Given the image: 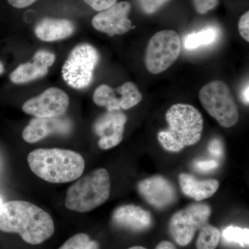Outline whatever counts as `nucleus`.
<instances>
[{
    "label": "nucleus",
    "instance_id": "f3484780",
    "mask_svg": "<svg viewBox=\"0 0 249 249\" xmlns=\"http://www.w3.org/2000/svg\"><path fill=\"white\" fill-rule=\"evenodd\" d=\"M75 29L74 24L70 19L45 18L36 24L35 34L41 40L53 42L70 37Z\"/></svg>",
    "mask_w": 249,
    "mask_h": 249
},
{
    "label": "nucleus",
    "instance_id": "b1692460",
    "mask_svg": "<svg viewBox=\"0 0 249 249\" xmlns=\"http://www.w3.org/2000/svg\"><path fill=\"white\" fill-rule=\"evenodd\" d=\"M219 167V163L216 160H197L193 163V168L199 173H208L213 171Z\"/></svg>",
    "mask_w": 249,
    "mask_h": 249
},
{
    "label": "nucleus",
    "instance_id": "dca6fc26",
    "mask_svg": "<svg viewBox=\"0 0 249 249\" xmlns=\"http://www.w3.org/2000/svg\"><path fill=\"white\" fill-rule=\"evenodd\" d=\"M111 219L116 227L134 232L146 231L152 225L150 212L133 204L118 207L113 212Z\"/></svg>",
    "mask_w": 249,
    "mask_h": 249
},
{
    "label": "nucleus",
    "instance_id": "4be33fe9",
    "mask_svg": "<svg viewBox=\"0 0 249 249\" xmlns=\"http://www.w3.org/2000/svg\"><path fill=\"white\" fill-rule=\"evenodd\" d=\"M59 249H98V245L87 234L78 233L67 240Z\"/></svg>",
    "mask_w": 249,
    "mask_h": 249
},
{
    "label": "nucleus",
    "instance_id": "20e7f679",
    "mask_svg": "<svg viewBox=\"0 0 249 249\" xmlns=\"http://www.w3.org/2000/svg\"><path fill=\"white\" fill-rule=\"evenodd\" d=\"M110 191L109 173L105 168H98L78 178L68 188L65 206L75 212H89L106 203Z\"/></svg>",
    "mask_w": 249,
    "mask_h": 249
},
{
    "label": "nucleus",
    "instance_id": "1a4fd4ad",
    "mask_svg": "<svg viewBox=\"0 0 249 249\" xmlns=\"http://www.w3.org/2000/svg\"><path fill=\"white\" fill-rule=\"evenodd\" d=\"M142 100V93L132 82H127L116 89L109 85H99L93 93V101L96 106L107 108V111L130 109Z\"/></svg>",
    "mask_w": 249,
    "mask_h": 249
},
{
    "label": "nucleus",
    "instance_id": "c85d7f7f",
    "mask_svg": "<svg viewBox=\"0 0 249 249\" xmlns=\"http://www.w3.org/2000/svg\"><path fill=\"white\" fill-rule=\"evenodd\" d=\"M37 0H8L10 4L17 9H24L34 4Z\"/></svg>",
    "mask_w": 249,
    "mask_h": 249
},
{
    "label": "nucleus",
    "instance_id": "7ed1b4c3",
    "mask_svg": "<svg viewBox=\"0 0 249 249\" xmlns=\"http://www.w3.org/2000/svg\"><path fill=\"white\" fill-rule=\"evenodd\" d=\"M168 129L157 135L159 142L167 151L178 152L200 141L204 120L200 111L189 104L173 105L165 114Z\"/></svg>",
    "mask_w": 249,
    "mask_h": 249
},
{
    "label": "nucleus",
    "instance_id": "4468645a",
    "mask_svg": "<svg viewBox=\"0 0 249 249\" xmlns=\"http://www.w3.org/2000/svg\"><path fill=\"white\" fill-rule=\"evenodd\" d=\"M71 121L66 118H37L31 119L22 132V138L29 143H35L52 134L66 135L71 132Z\"/></svg>",
    "mask_w": 249,
    "mask_h": 249
},
{
    "label": "nucleus",
    "instance_id": "6ab92c4d",
    "mask_svg": "<svg viewBox=\"0 0 249 249\" xmlns=\"http://www.w3.org/2000/svg\"><path fill=\"white\" fill-rule=\"evenodd\" d=\"M219 36V29L213 26L206 27L197 32L191 33L185 37V49L188 51L196 50L201 47L212 45Z\"/></svg>",
    "mask_w": 249,
    "mask_h": 249
},
{
    "label": "nucleus",
    "instance_id": "7c9ffc66",
    "mask_svg": "<svg viewBox=\"0 0 249 249\" xmlns=\"http://www.w3.org/2000/svg\"><path fill=\"white\" fill-rule=\"evenodd\" d=\"M155 249H177L174 244L169 241H162L158 244Z\"/></svg>",
    "mask_w": 249,
    "mask_h": 249
},
{
    "label": "nucleus",
    "instance_id": "cd10ccee",
    "mask_svg": "<svg viewBox=\"0 0 249 249\" xmlns=\"http://www.w3.org/2000/svg\"><path fill=\"white\" fill-rule=\"evenodd\" d=\"M238 29L240 35L244 40L249 42V12L247 11L241 16L239 21Z\"/></svg>",
    "mask_w": 249,
    "mask_h": 249
},
{
    "label": "nucleus",
    "instance_id": "6e6552de",
    "mask_svg": "<svg viewBox=\"0 0 249 249\" xmlns=\"http://www.w3.org/2000/svg\"><path fill=\"white\" fill-rule=\"evenodd\" d=\"M211 212L209 205L202 203L191 204L180 210L170 218V235L178 245H189L196 231L208 224Z\"/></svg>",
    "mask_w": 249,
    "mask_h": 249
},
{
    "label": "nucleus",
    "instance_id": "f257e3e1",
    "mask_svg": "<svg viewBox=\"0 0 249 249\" xmlns=\"http://www.w3.org/2000/svg\"><path fill=\"white\" fill-rule=\"evenodd\" d=\"M0 231L19 234L27 243L37 245L53 235L55 227L45 210L29 201L14 200L1 206Z\"/></svg>",
    "mask_w": 249,
    "mask_h": 249
},
{
    "label": "nucleus",
    "instance_id": "39448f33",
    "mask_svg": "<svg viewBox=\"0 0 249 249\" xmlns=\"http://www.w3.org/2000/svg\"><path fill=\"white\" fill-rule=\"evenodd\" d=\"M201 106L222 127L229 128L239 120V111L229 87L221 80L210 82L199 93Z\"/></svg>",
    "mask_w": 249,
    "mask_h": 249
},
{
    "label": "nucleus",
    "instance_id": "5701e85b",
    "mask_svg": "<svg viewBox=\"0 0 249 249\" xmlns=\"http://www.w3.org/2000/svg\"><path fill=\"white\" fill-rule=\"evenodd\" d=\"M170 0H135L139 7L146 14H153Z\"/></svg>",
    "mask_w": 249,
    "mask_h": 249
},
{
    "label": "nucleus",
    "instance_id": "a878e982",
    "mask_svg": "<svg viewBox=\"0 0 249 249\" xmlns=\"http://www.w3.org/2000/svg\"><path fill=\"white\" fill-rule=\"evenodd\" d=\"M208 151L216 158H221L224 156V145L219 139H213L208 145Z\"/></svg>",
    "mask_w": 249,
    "mask_h": 249
},
{
    "label": "nucleus",
    "instance_id": "2f4dec72",
    "mask_svg": "<svg viewBox=\"0 0 249 249\" xmlns=\"http://www.w3.org/2000/svg\"><path fill=\"white\" fill-rule=\"evenodd\" d=\"M4 71V65H3V64L1 63V62H0V75L1 74V73H3V72Z\"/></svg>",
    "mask_w": 249,
    "mask_h": 249
},
{
    "label": "nucleus",
    "instance_id": "72a5a7b5",
    "mask_svg": "<svg viewBox=\"0 0 249 249\" xmlns=\"http://www.w3.org/2000/svg\"><path fill=\"white\" fill-rule=\"evenodd\" d=\"M3 203L2 200H1V198H0V210H1V206H2Z\"/></svg>",
    "mask_w": 249,
    "mask_h": 249
},
{
    "label": "nucleus",
    "instance_id": "f03ea898",
    "mask_svg": "<svg viewBox=\"0 0 249 249\" xmlns=\"http://www.w3.org/2000/svg\"><path fill=\"white\" fill-rule=\"evenodd\" d=\"M27 162L36 176L52 183L76 181L83 175L85 168L81 155L65 149H36L28 155Z\"/></svg>",
    "mask_w": 249,
    "mask_h": 249
},
{
    "label": "nucleus",
    "instance_id": "9b49d317",
    "mask_svg": "<svg viewBox=\"0 0 249 249\" xmlns=\"http://www.w3.org/2000/svg\"><path fill=\"white\" fill-rule=\"evenodd\" d=\"M131 4L127 1L116 3L109 9L100 11L93 18L91 24L96 30L112 37L123 35L133 29L128 18Z\"/></svg>",
    "mask_w": 249,
    "mask_h": 249
},
{
    "label": "nucleus",
    "instance_id": "0eeeda50",
    "mask_svg": "<svg viewBox=\"0 0 249 249\" xmlns=\"http://www.w3.org/2000/svg\"><path fill=\"white\" fill-rule=\"evenodd\" d=\"M181 48V40L178 33L173 30L157 32L147 47L145 60L147 70L153 74L165 71L178 58Z\"/></svg>",
    "mask_w": 249,
    "mask_h": 249
},
{
    "label": "nucleus",
    "instance_id": "aec40b11",
    "mask_svg": "<svg viewBox=\"0 0 249 249\" xmlns=\"http://www.w3.org/2000/svg\"><path fill=\"white\" fill-rule=\"evenodd\" d=\"M196 247L197 249H215L217 248L221 233L214 226L206 224L200 229Z\"/></svg>",
    "mask_w": 249,
    "mask_h": 249
},
{
    "label": "nucleus",
    "instance_id": "473e14b6",
    "mask_svg": "<svg viewBox=\"0 0 249 249\" xmlns=\"http://www.w3.org/2000/svg\"><path fill=\"white\" fill-rule=\"evenodd\" d=\"M128 249H146L144 248V247H141V246H135V247H131V248H129Z\"/></svg>",
    "mask_w": 249,
    "mask_h": 249
},
{
    "label": "nucleus",
    "instance_id": "f8f14e48",
    "mask_svg": "<svg viewBox=\"0 0 249 249\" xmlns=\"http://www.w3.org/2000/svg\"><path fill=\"white\" fill-rule=\"evenodd\" d=\"M127 116L119 110L107 111L99 116L93 124L95 134L99 137L98 144L102 150L117 146L124 139Z\"/></svg>",
    "mask_w": 249,
    "mask_h": 249
},
{
    "label": "nucleus",
    "instance_id": "ddd939ff",
    "mask_svg": "<svg viewBox=\"0 0 249 249\" xmlns=\"http://www.w3.org/2000/svg\"><path fill=\"white\" fill-rule=\"evenodd\" d=\"M138 191L146 202L159 210L169 207L178 199V193L173 183L160 175L141 181Z\"/></svg>",
    "mask_w": 249,
    "mask_h": 249
},
{
    "label": "nucleus",
    "instance_id": "393cba45",
    "mask_svg": "<svg viewBox=\"0 0 249 249\" xmlns=\"http://www.w3.org/2000/svg\"><path fill=\"white\" fill-rule=\"evenodd\" d=\"M193 3L199 14H206L217 6L219 0H193Z\"/></svg>",
    "mask_w": 249,
    "mask_h": 249
},
{
    "label": "nucleus",
    "instance_id": "2eb2a0df",
    "mask_svg": "<svg viewBox=\"0 0 249 249\" xmlns=\"http://www.w3.org/2000/svg\"><path fill=\"white\" fill-rule=\"evenodd\" d=\"M55 55L48 51L40 50L33 57L32 62L21 64L10 74L15 84H24L39 79L48 73L49 67L53 65Z\"/></svg>",
    "mask_w": 249,
    "mask_h": 249
},
{
    "label": "nucleus",
    "instance_id": "9d476101",
    "mask_svg": "<svg viewBox=\"0 0 249 249\" xmlns=\"http://www.w3.org/2000/svg\"><path fill=\"white\" fill-rule=\"evenodd\" d=\"M69 105L70 98L66 92L59 88H51L26 101L22 110L34 117H60L66 113Z\"/></svg>",
    "mask_w": 249,
    "mask_h": 249
},
{
    "label": "nucleus",
    "instance_id": "bb28decb",
    "mask_svg": "<svg viewBox=\"0 0 249 249\" xmlns=\"http://www.w3.org/2000/svg\"><path fill=\"white\" fill-rule=\"evenodd\" d=\"M86 4L96 11H102L109 9L116 4L117 0H84Z\"/></svg>",
    "mask_w": 249,
    "mask_h": 249
},
{
    "label": "nucleus",
    "instance_id": "412c9836",
    "mask_svg": "<svg viewBox=\"0 0 249 249\" xmlns=\"http://www.w3.org/2000/svg\"><path fill=\"white\" fill-rule=\"evenodd\" d=\"M222 237L227 243L237 244L242 247H249V229L229 226L222 232Z\"/></svg>",
    "mask_w": 249,
    "mask_h": 249
},
{
    "label": "nucleus",
    "instance_id": "a211bd4d",
    "mask_svg": "<svg viewBox=\"0 0 249 249\" xmlns=\"http://www.w3.org/2000/svg\"><path fill=\"white\" fill-rule=\"evenodd\" d=\"M178 183L185 196L198 201L213 196L219 187L217 180H198L186 173L178 175Z\"/></svg>",
    "mask_w": 249,
    "mask_h": 249
},
{
    "label": "nucleus",
    "instance_id": "c756f323",
    "mask_svg": "<svg viewBox=\"0 0 249 249\" xmlns=\"http://www.w3.org/2000/svg\"><path fill=\"white\" fill-rule=\"evenodd\" d=\"M249 83H247V85H246L245 88L242 90L241 91V99H242V102L245 103L246 106H249Z\"/></svg>",
    "mask_w": 249,
    "mask_h": 249
},
{
    "label": "nucleus",
    "instance_id": "423d86ee",
    "mask_svg": "<svg viewBox=\"0 0 249 249\" xmlns=\"http://www.w3.org/2000/svg\"><path fill=\"white\" fill-rule=\"evenodd\" d=\"M98 60L99 54L96 48L89 44H79L72 49L62 66V78L73 89H85L92 81Z\"/></svg>",
    "mask_w": 249,
    "mask_h": 249
}]
</instances>
